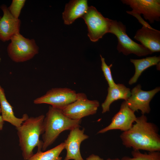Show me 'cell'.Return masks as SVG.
Here are the masks:
<instances>
[{
    "mask_svg": "<svg viewBox=\"0 0 160 160\" xmlns=\"http://www.w3.org/2000/svg\"><path fill=\"white\" fill-rule=\"evenodd\" d=\"M108 33L115 35L118 39L116 49L119 52L125 55L134 54L138 56H144L152 53L141 44L137 43L127 35L125 25L120 21L111 20Z\"/></svg>",
    "mask_w": 160,
    "mask_h": 160,
    "instance_id": "4",
    "label": "cell"
},
{
    "mask_svg": "<svg viewBox=\"0 0 160 160\" xmlns=\"http://www.w3.org/2000/svg\"><path fill=\"white\" fill-rule=\"evenodd\" d=\"M84 160H104L98 155L92 154L87 158Z\"/></svg>",
    "mask_w": 160,
    "mask_h": 160,
    "instance_id": "23",
    "label": "cell"
},
{
    "mask_svg": "<svg viewBox=\"0 0 160 160\" xmlns=\"http://www.w3.org/2000/svg\"><path fill=\"white\" fill-rule=\"evenodd\" d=\"M10 40L7 52L10 58L15 62L27 61L39 53V47L33 39L26 38L19 33L14 36Z\"/></svg>",
    "mask_w": 160,
    "mask_h": 160,
    "instance_id": "5",
    "label": "cell"
},
{
    "mask_svg": "<svg viewBox=\"0 0 160 160\" xmlns=\"http://www.w3.org/2000/svg\"><path fill=\"white\" fill-rule=\"evenodd\" d=\"M106 160H121V159L118 158H109L107 159Z\"/></svg>",
    "mask_w": 160,
    "mask_h": 160,
    "instance_id": "25",
    "label": "cell"
},
{
    "mask_svg": "<svg viewBox=\"0 0 160 160\" xmlns=\"http://www.w3.org/2000/svg\"><path fill=\"white\" fill-rule=\"evenodd\" d=\"M138 84L131 91L130 97L126 101L128 106L135 112L140 110L142 114L149 113L151 111L150 103L155 95L160 90L159 87L149 91L141 89Z\"/></svg>",
    "mask_w": 160,
    "mask_h": 160,
    "instance_id": "10",
    "label": "cell"
},
{
    "mask_svg": "<svg viewBox=\"0 0 160 160\" xmlns=\"http://www.w3.org/2000/svg\"><path fill=\"white\" fill-rule=\"evenodd\" d=\"M123 4L129 5L132 9L127 11L128 14L133 16L142 14L144 18L151 23L160 20V0H122Z\"/></svg>",
    "mask_w": 160,
    "mask_h": 160,
    "instance_id": "9",
    "label": "cell"
},
{
    "mask_svg": "<svg viewBox=\"0 0 160 160\" xmlns=\"http://www.w3.org/2000/svg\"><path fill=\"white\" fill-rule=\"evenodd\" d=\"M65 148L64 142L46 151H37L27 160H61L60 155Z\"/></svg>",
    "mask_w": 160,
    "mask_h": 160,
    "instance_id": "19",
    "label": "cell"
},
{
    "mask_svg": "<svg viewBox=\"0 0 160 160\" xmlns=\"http://www.w3.org/2000/svg\"><path fill=\"white\" fill-rule=\"evenodd\" d=\"M78 95V93L75 90L68 88H53L43 95L35 99L33 103L36 104H48L62 110L76 100Z\"/></svg>",
    "mask_w": 160,
    "mask_h": 160,
    "instance_id": "7",
    "label": "cell"
},
{
    "mask_svg": "<svg viewBox=\"0 0 160 160\" xmlns=\"http://www.w3.org/2000/svg\"><path fill=\"white\" fill-rule=\"evenodd\" d=\"M1 113V110L0 107V113Z\"/></svg>",
    "mask_w": 160,
    "mask_h": 160,
    "instance_id": "26",
    "label": "cell"
},
{
    "mask_svg": "<svg viewBox=\"0 0 160 160\" xmlns=\"http://www.w3.org/2000/svg\"><path fill=\"white\" fill-rule=\"evenodd\" d=\"M137 119L135 112L127 105L125 101L121 104L119 111L112 118L110 124L100 129L97 134H103L108 131L119 129L124 132L132 127Z\"/></svg>",
    "mask_w": 160,
    "mask_h": 160,
    "instance_id": "11",
    "label": "cell"
},
{
    "mask_svg": "<svg viewBox=\"0 0 160 160\" xmlns=\"http://www.w3.org/2000/svg\"><path fill=\"white\" fill-rule=\"evenodd\" d=\"M131 154L132 157L125 156L121 160H160V151L142 153L139 150H133Z\"/></svg>",
    "mask_w": 160,
    "mask_h": 160,
    "instance_id": "20",
    "label": "cell"
},
{
    "mask_svg": "<svg viewBox=\"0 0 160 160\" xmlns=\"http://www.w3.org/2000/svg\"><path fill=\"white\" fill-rule=\"evenodd\" d=\"M80 127L70 130L64 142L66 154L64 160H84L81 155L80 147L81 143L87 139L89 136L84 133L85 129H81Z\"/></svg>",
    "mask_w": 160,
    "mask_h": 160,
    "instance_id": "12",
    "label": "cell"
},
{
    "mask_svg": "<svg viewBox=\"0 0 160 160\" xmlns=\"http://www.w3.org/2000/svg\"><path fill=\"white\" fill-rule=\"evenodd\" d=\"M101 62V68L103 72L104 76L106 80L109 87H112L116 84L114 82L113 78L111 74V68L112 66V64L108 65L105 61V59L100 55Z\"/></svg>",
    "mask_w": 160,
    "mask_h": 160,
    "instance_id": "21",
    "label": "cell"
},
{
    "mask_svg": "<svg viewBox=\"0 0 160 160\" xmlns=\"http://www.w3.org/2000/svg\"><path fill=\"white\" fill-rule=\"evenodd\" d=\"M81 121V119H71L65 115L62 110L50 106L44 120L42 151H45L52 145L63 132L80 127Z\"/></svg>",
    "mask_w": 160,
    "mask_h": 160,
    "instance_id": "3",
    "label": "cell"
},
{
    "mask_svg": "<svg viewBox=\"0 0 160 160\" xmlns=\"http://www.w3.org/2000/svg\"><path fill=\"white\" fill-rule=\"evenodd\" d=\"M134 38L152 53L160 51V31L149 26H143L136 32Z\"/></svg>",
    "mask_w": 160,
    "mask_h": 160,
    "instance_id": "14",
    "label": "cell"
},
{
    "mask_svg": "<svg viewBox=\"0 0 160 160\" xmlns=\"http://www.w3.org/2000/svg\"><path fill=\"white\" fill-rule=\"evenodd\" d=\"M108 91L106 98L101 105L103 113L109 111L110 105L113 102L119 99L126 101L131 95L130 89L122 84H116L112 87H108Z\"/></svg>",
    "mask_w": 160,
    "mask_h": 160,
    "instance_id": "17",
    "label": "cell"
},
{
    "mask_svg": "<svg viewBox=\"0 0 160 160\" xmlns=\"http://www.w3.org/2000/svg\"><path fill=\"white\" fill-rule=\"evenodd\" d=\"M0 8L3 15L0 16V40L5 42L20 33L21 21L11 15L6 5L3 4Z\"/></svg>",
    "mask_w": 160,
    "mask_h": 160,
    "instance_id": "13",
    "label": "cell"
},
{
    "mask_svg": "<svg viewBox=\"0 0 160 160\" xmlns=\"http://www.w3.org/2000/svg\"><path fill=\"white\" fill-rule=\"evenodd\" d=\"M45 116L28 117L21 125L16 128L19 145L24 160H27L34 154L33 150L37 147V151L42 150L43 142L40 137L44 132Z\"/></svg>",
    "mask_w": 160,
    "mask_h": 160,
    "instance_id": "2",
    "label": "cell"
},
{
    "mask_svg": "<svg viewBox=\"0 0 160 160\" xmlns=\"http://www.w3.org/2000/svg\"><path fill=\"white\" fill-rule=\"evenodd\" d=\"M1 58L0 57V62L1 61Z\"/></svg>",
    "mask_w": 160,
    "mask_h": 160,
    "instance_id": "27",
    "label": "cell"
},
{
    "mask_svg": "<svg viewBox=\"0 0 160 160\" xmlns=\"http://www.w3.org/2000/svg\"><path fill=\"white\" fill-rule=\"evenodd\" d=\"M82 18L87 26V35L91 41L96 42L108 33L111 20L104 17L95 7H89Z\"/></svg>",
    "mask_w": 160,
    "mask_h": 160,
    "instance_id": "6",
    "label": "cell"
},
{
    "mask_svg": "<svg viewBox=\"0 0 160 160\" xmlns=\"http://www.w3.org/2000/svg\"><path fill=\"white\" fill-rule=\"evenodd\" d=\"M88 7L87 0L70 1L66 4L63 13L64 23L69 25L77 18H82L86 12Z\"/></svg>",
    "mask_w": 160,
    "mask_h": 160,
    "instance_id": "15",
    "label": "cell"
},
{
    "mask_svg": "<svg viewBox=\"0 0 160 160\" xmlns=\"http://www.w3.org/2000/svg\"><path fill=\"white\" fill-rule=\"evenodd\" d=\"M160 61V56H156L140 59H130V61L135 66V72L134 76L129 80V84L132 85L136 83L144 71L151 66L157 65Z\"/></svg>",
    "mask_w": 160,
    "mask_h": 160,
    "instance_id": "18",
    "label": "cell"
},
{
    "mask_svg": "<svg viewBox=\"0 0 160 160\" xmlns=\"http://www.w3.org/2000/svg\"><path fill=\"white\" fill-rule=\"evenodd\" d=\"M25 0H13L8 7L11 15L15 18L18 19L22 9L24 7Z\"/></svg>",
    "mask_w": 160,
    "mask_h": 160,
    "instance_id": "22",
    "label": "cell"
},
{
    "mask_svg": "<svg viewBox=\"0 0 160 160\" xmlns=\"http://www.w3.org/2000/svg\"><path fill=\"white\" fill-rule=\"evenodd\" d=\"M0 107L1 116L3 121L7 122L16 128L20 126L29 116L24 114L21 118L17 117L14 115L13 107L7 101L4 89L0 85Z\"/></svg>",
    "mask_w": 160,
    "mask_h": 160,
    "instance_id": "16",
    "label": "cell"
},
{
    "mask_svg": "<svg viewBox=\"0 0 160 160\" xmlns=\"http://www.w3.org/2000/svg\"><path fill=\"white\" fill-rule=\"evenodd\" d=\"M134 123L120 135L123 145L134 150L160 151V136L156 125L148 122L143 114L137 117Z\"/></svg>",
    "mask_w": 160,
    "mask_h": 160,
    "instance_id": "1",
    "label": "cell"
},
{
    "mask_svg": "<svg viewBox=\"0 0 160 160\" xmlns=\"http://www.w3.org/2000/svg\"><path fill=\"white\" fill-rule=\"evenodd\" d=\"M4 121H3L1 115H0V131L3 129Z\"/></svg>",
    "mask_w": 160,
    "mask_h": 160,
    "instance_id": "24",
    "label": "cell"
},
{
    "mask_svg": "<svg viewBox=\"0 0 160 160\" xmlns=\"http://www.w3.org/2000/svg\"><path fill=\"white\" fill-rule=\"evenodd\" d=\"M78 95L76 100L62 110L65 115L71 119L78 120L95 114L100 106L99 102L88 99L84 93H79Z\"/></svg>",
    "mask_w": 160,
    "mask_h": 160,
    "instance_id": "8",
    "label": "cell"
}]
</instances>
